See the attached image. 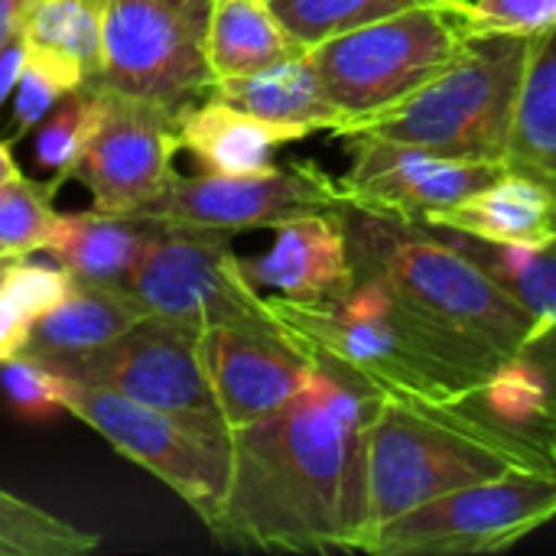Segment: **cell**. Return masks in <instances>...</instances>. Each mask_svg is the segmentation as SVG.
<instances>
[{"label":"cell","instance_id":"obj_1","mask_svg":"<svg viewBox=\"0 0 556 556\" xmlns=\"http://www.w3.org/2000/svg\"><path fill=\"white\" fill-rule=\"evenodd\" d=\"M381 394L313 352V375L293 401L231 430L228 498L208 531L228 547L355 551L368 525V424Z\"/></svg>","mask_w":556,"mask_h":556},{"label":"cell","instance_id":"obj_2","mask_svg":"<svg viewBox=\"0 0 556 556\" xmlns=\"http://www.w3.org/2000/svg\"><path fill=\"white\" fill-rule=\"evenodd\" d=\"M270 309L306 349L336 358L391 394L453 401L502 362L410 306L378 277H355L332 300L270 296Z\"/></svg>","mask_w":556,"mask_h":556},{"label":"cell","instance_id":"obj_3","mask_svg":"<svg viewBox=\"0 0 556 556\" xmlns=\"http://www.w3.org/2000/svg\"><path fill=\"white\" fill-rule=\"evenodd\" d=\"M508 472H556V459L498 430L466 394L430 401L384 391L368 424V525L362 541L430 498Z\"/></svg>","mask_w":556,"mask_h":556},{"label":"cell","instance_id":"obj_4","mask_svg":"<svg viewBox=\"0 0 556 556\" xmlns=\"http://www.w3.org/2000/svg\"><path fill=\"white\" fill-rule=\"evenodd\" d=\"M355 277H378L410 306L482 345L495 358L518 355L531 339V313L440 228L342 205Z\"/></svg>","mask_w":556,"mask_h":556},{"label":"cell","instance_id":"obj_5","mask_svg":"<svg viewBox=\"0 0 556 556\" xmlns=\"http://www.w3.org/2000/svg\"><path fill=\"white\" fill-rule=\"evenodd\" d=\"M534 36L476 33L469 49L420 91L391 111L352 127L394 143H414L446 156L505 163L525 62Z\"/></svg>","mask_w":556,"mask_h":556},{"label":"cell","instance_id":"obj_6","mask_svg":"<svg viewBox=\"0 0 556 556\" xmlns=\"http://www.w3.org/2000/svg\"><path fill=\"white\" fill-rule=\"evenodd\" d=\"M472 36L466 3H430L309 46L323 91L342 114L336 137L420 91L469 49Z\"/></svg>","mask_w":556,"mask_h":556},{"label":"cell","instance_id":"obj_7","mask_svg":"<svg viewBox=\"0 0 556 556\" xmlns=\"http://www.w3.org/2000/svg\"><path fill=\"white\" fill-rule=\"evenodd\" d=\"M556 518V472H508L430 498L371 531L358 554H502Z\"/></svg>","mask_w":556,"mask_h":556},{"label":"cell","instance_id":"obj_8","mask_svg":"<svg viewBox=\"0 0 556 556\" xmlns=\"http://www.w3.org/2000/svg\"><path fill=\"white\" fill-rule=\"evenodd\" d=\"M124 290L150 313L182 326L283 329L270 300L248 280L228 235L160 225Z\"/></svg>","mask_w":556,"mask_h":556},{"label":"cell","instance_id":"obj_9","mask_svg":"<svg viewBox=\"0 0 556 556\" xmlns=\"http://www.w3.org/2000/svg\"><path fill=\"white\" fill-rule=\"evenodd\" d=\"M62 404L121 456L169 485L205 521V528L222 515L231 482V446L205 437L176 414L85 381L65 378Z\"/></svg>","mask_w":556,"mask_h":556},{"label":"cell","instance_id":"obj_10","mask_svg":"<svg viewBox=\"0 0 556 556\" xmlns=\"http://www.w3.org/2000/svg\"><path fill=\"white\" fill-rule=\"evenodd\" d=\"M199 332L202 329L195 326L147 316L121 339L94 352L39 362H46L62 378L98 384L147 407L176 414L205 437L231 446V427L225 424L199 362Z\"/></svg>","mask_w":556,"mask_h":556},{"label":"cell","instance_id":"obj_11","mask_svg":"<svg viewBox=\"0 0 556 556\" xmlns=\"http://www.w3.org/2000/svg\"><path fill=\"white\" fill-rule=\"evenodd\" d=\"M339 179L316 163H293L287 169L274 166L254 176H173L166 189L130 212V218L189 231H251L277 228L290 218L336 212L342 208Z\"/></svg>","mask_w":556,"mask_h":556},{"label":"cell","instance_id":"obj_12","mask_svg":"<svg viewBox=\"0 0 556 556\" xmlns=\"http://www.w3.org/2000/svg\"><path fill=\"white\" fill-rule=\"evenodd\" d=\"M88 85L182 111L215 85L205 29L160 0H108L104 55Z\"/></svg>","mask_w":556,"mask_h":556},{"label":"cell","instance_id":"obj_13","mask_svg":"<svg viewBox=\"0 0 556 556\" xmlns=\"http://www.w3.org/2000/svg\"><path fill=\"white\" fill-rule=\"evenodd\" d=\"M179 150V111L104 91L101 117L68 179L91 192V208L130 215L166 189Z\"/></svg>","mask_w":556,"mask_h":556},{"label":"cell","instance_id":"obj_14","mask_svg":"<svg viewBox=\"0 0 556 556\" xmlns=\"http://www.w3.org/2000/svg\"><path fill=\"white\" fill-rule=\"evenodd\" d=\"M345 140L352 150V166L339 176L345 205L417 225H427L433 215L466 202L505 169V163L446 156L365 134Z\"/></svg>","mask_w":556,"mask_h":556},{"label":"cell","instance_id":"obj_15","mask_svg":"<svg viewBox=\"0 0 556 556\" xmlns=\"http://www.w3.org/2000/svg\"><path fill=\"white\" fill-rule=\"evenodd\" d=\"M199 362L231 430L280 410L313 375V352L287 329L208 326L199 332Z\"/></svg>","mask_w":556,"mask_h":556},{"label":"cell","instance_id":"obj_16","mask_svg":"<svg viewBox=\"0 0 556 556\" xmlns=\"http://www.w3.org/2000/svg\"><path fill=\"white\" fill-rule=\"evenodd\" d=\"M248 280L287 300H332L355 283L342 215L316 212L274 228V244L254 261H241Z\"/></svg>","mask_w":556,"mask_h":556},{"label":"cell","instance_id":"obj_17","mask_svg":"<svg viewBox=\"0 0 556 556\" xmlns=\"http://www.w3.org/2000/svg\"><path fill=\"white\" fill-rule=\"evenodd\" d=\"M427 225L489 244L551 248L556 244V182L505 166L492 182L466 202L433 215Z\"/></svg>","mask_w":556,"mask_h":556},{"label":"cell","instance_id":"obj_18","mask_svg":"<svg viewBox=\"0 0 556 556\" xmlns=\"http://www.w3.org/2000/svg\"><path fill=\"white\" fill-rule=\"evenodd\" d=\"M306 140L303 130L261 121L215 94H205L179 111V147L218 176H254L274 169V153Z\"/></svg>","mask_w":556,"mask_h":556},{"label":"cell","instance_id":"obj_19","mask_svg":"<svg viewBox=\"0 0 556 556\" xmlns=\"http://www.w3.org/2000/svg\"><path fill=\"white\" fill-rule=\"evenodd\" d=\"M156 228L160 225L98 208L68 212L55 218L46 251L55 254L59 267H65L75 280L124 287L127 277L137 270Z\"/></svg>","mask_w":556,"mask_h":556},{"label":"cell","instance_id":"obj_20","mask_svg":"<svg viewBox=\"0 0 556 556\" xmlns=\"http://www.w3.org/2000/svg\"><path fill=\"white\" fill-rule=\"evenodd\" d=\"M208 94H215L261 121L296 127L306 137L316 130L336 134L342 127V114L326 98L323 81L306 52L296 59L277 62L270 68L251 72V75L218 78Z\"/></svg>","mask_w":556,"mask_h":556},{"label":"cell","instance_id":"obj_21","mask_svg":"<svg viewBox=\"0 0 556 556\" xmlns=\"http://www.w3.org/2000/svg\"><path fill=\"white\" fill-rule=\"evenodd\" d=\"M463 254L485 267L528 313L531 339L521 349L547 368L556 381V244L551 248H518V244H489L450 228H440Z\"/></svg>","mask_w":556,"mask_h":556},{"label":"cell","instance_id":"obj_22","mask_svg":"<svg viewBox=\"0 0 556 556\" xmlns=\"http://www.w3.org/2000/svg\"><path fill=\"white\" fill-rule=\"evenodd\" d=\"M150 313L124 290L75 280L59 306L33 319L29 342L23 355L55 358V355H85L134 329Z\"/></svg>","mask_w":556,"mask_h":556},{"label":"cell","instance_id":"obj_23","mask_svg":"<svg viewBox=\"0 0 556 556\" xmlns=\"http://www.w3.org/2000/svg\"><path fill=\"white\" fill-rule=\"evenodd\" d=\"M466 401L498 430L528 440L556 459V381L541 362L518 352L502 358Z\"/></svg>","mask_w":556,"mask_h":556},{"label":"cell","instance_id":"obj_24","mask_svg":"<svg viewBox=\"0 0 556 556\" xmlns=\"http://www.w3.org/2000/svg\"><path fill=\"white\" fill-rule=\"evenodd\" d=\"M108 0H29L23 13L26 55L55 68L72 88L88 85L104 55Z\"/></svg>","mask_w":556,"mask_h":556},{"label":"cell","instance_id":"obj_25","mask_svg":"<svg viewBox=\"0 0 556 556\" xmlns=\"http://www.w3.org/2000/svg\"><path fill=\"white\" fill-rule=\"evenodd\" d=\"M303 52L306 49L280 23L270 0H212L205 55L215 81L251 75Z\"/></svg>","mask_w":556,"mask_h":556},{"label":"cell","instance_id":"obj_26","mask_svg":"<svg viewBox=\"0 0 556 556\" xmlns=\"http://www.w3.org/2000/svg\"><path fill=\"white\" fill-rule=\"evenodd\" d=\"M505 166L556 182V23L531 39Z\"/></svg>","mask_w":556,"mask_h":556},{"label":"cell","instance_id":"obj_27","mask_svg":"<svg viewBox=\"0 0 556 556\" xmlns=\"http://www.w3.org/2000/svg\"><path fill=\"white\" fill-rule=\"evenodd\" d=\"M104 108V91L94 85H81L75 91H68L39 124H36V137H33V163L49 173L52 179L46 182L49 192L55 195L59 186L68 179L78 153L85 150L98 117Z\"/></svg>","mask_w":556,"mask_h":556},{"label":"cell","instance_id":"obj_28","mask_svg":"<svg viewBox=\"0 0 556 556\" xmlns=\"http://www.w3.org/2000/svg\"><path fill=\"white\" fill-rule=\"evenodd\" d=\"M101 541L0 489V556H81Z\"/></svg>","mask_w":556,"mask_h":556},{"label":"cell","instance_id":"obj_29","mask_svg":"<svg viewBox=\"0 0 556 556\" xmlns=\"http://www.w3.org/2000/svg\"><path fill=\"white\" fill-rule=\"evenodd\" d=\"M430 3H469V0H270L274 13L303 49L336 33Z\"/></svg>","mask_w":556,"mask_h":556},{"label":"cell","instance_id":"obj_30","mask_svg":"<svg viewBox=\"0 0 556 556\" xmlns=\"http://www.w3.org/2000/svg\"><path fill=\"white\" fill-rule=\"evenodd\" d=\"M59 212L46 182L16 176L0 186V257L16 261L42 251L52 238Z\"/></svg>","mask_w":556,"mask_h":556},{"label":"cell","instance_id":"obj_31","mask_svg":"<svg viewBox=\"0 0 556 556\" xmlns=\"http://www.w3.org/2000/svg\"><path fill=\"white\" fill-rule=\"evenodd\" d=\"M0 388L7 394V404L23 420H49L52 414L65 410V404H62L65 378L33 355H20V358L3 362L0 365Z\"/></svg>","mask_w":556,"mask_h":556},{"label":"cell","instance_id":"obj_32","mask_svg":"<svg viewBox=\"0 0 556 556\" xmlns=\"http://www.w3.org/2000/svg\"><path fill=\"white\" fill-rule=\"evenodd\" d=\"M68 91H75V88L55 68L26 55L20 81L13 88V117H10V140L7 143L23 140Z\"/></svg>","mask_w":556,"mask_h":556},{"label":"cell","instance_id":"obj_33","mask_svg":"<svg viewBox=\"0 0 556 556\" xmlns=\"http://www.w3.org/2000/svg\"><path fill=\"white\" fill-rule=\"evenodd\" d=\"M72 283H75V277L65 267H46V264H33L26 257H16L7 267L0 293L10 303H16L29 319H39L65 300Z\"/></svg>","mask_w":556,"mask_h":556},{"label":"cell","instance_id":"obj_34","mask_svg":"<svg viewBox=\"0 0 556 556\" xmlns=\"http://www.w3.org/2000/svg\"><path fill=\"white\" fill-rule=\"evenodd\" d=\"M466 16L472 33L538 36L556 23V0H469Z\"/></svg>","mask_w":556,"mask_h":556},{"label":"cell","instance_id":"obj_35","mask_svg":"<svg viewBox=\"0 0 556 556\" xmlns=\"http://www.w3.org/2000/svg\"><path fill=\"white\" fill-rule=\"evenodd\" d=\"M29 329H33V319L0 293V365L26 352Z\"/></svg>","mask_w":556,"mask_h":556},{"label":"cell","instance_id":"obj_36","mask_svg":"<svg viewBox=\"0 0 556 556\" xmlns=\"http://www.w3.org/2000/svg\"><path fill=\"white\" fill-rule=\"evenodd\" d=\"M23 62H26V42H23V33H16L0 49V108L13 94V88L20 81V72H23Z\"/></svg>","mask_w":556,"mask_h":556},{"label":"cell","instance_id":"obj_37","mask_svg":"<svg viewBox=\"0 0 556 556\" xmlns=\"http://www.w3.org/2000/svg\"><path fill=\"white\" fill-rule=\"evenodd\" d=\"M29 0H0V49L20 33Z\"/></svg>","mask_w":556,"mask_h":556},{"label":"cell","instance_id":"obj_38","mask_svg":"<svg viewBox=\"0 0 556 556\" xmlns=\"http://www.w3.org/2000/svg\"><path fill=\"white\" fill-rule=\"evenodd\" d=\"M166 7H173L176 13H182L186 20H192L199 29L208 26V13H212V0H160Z\"/></svg>","mask_w":556,"mask_h":556},{"label":"cell","instance_id":"obj_39","mask_svg":"<svg viewBox=\"0 0 556 556\" xmlns=\"http://www.w3.org/2000/svg\"><path fill=\"white\" fill-rule=\"evenodd\" d=\"M16 176H23V173H20V166L13 163V156H10V143L0 140V186L10 182V179H16Z\"/></svg>","mask_w":556,"mask_h":556},{"label":"cell","instance_id":"obj_40","mask_svg":"<svg viewBox=\"0 0 556 556\" xmlns=\"http://www.w3.org/2000/svg\"><path fill=\"white\" fill-rule=\"evenodd\" d=\"M7 267H10V261L0 257V287H3V277H7Z\"/></svg>","mask_w":556,"mask_h":556}]
</instances>
